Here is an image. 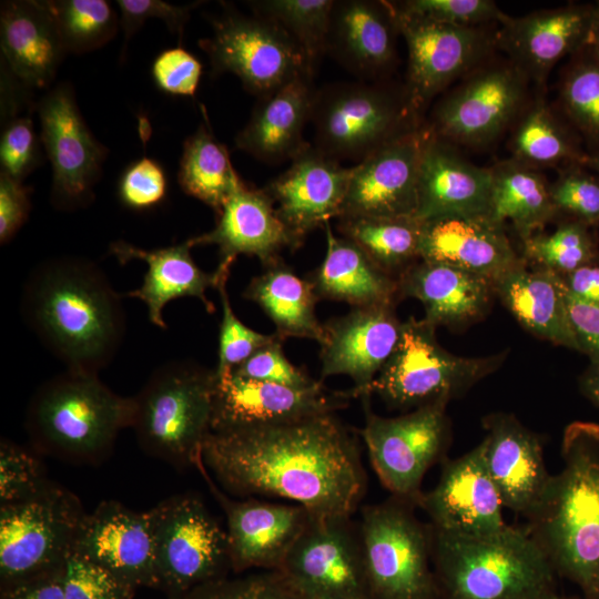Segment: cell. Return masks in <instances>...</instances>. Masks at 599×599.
Wrapping results in <instances>:
<instances>
[{"label":"cell","mask_w":599,"mask_h":599,"mask_svg":"<svg viewBox=\"0 0 599 599\" xmlns=\"http://www.w3.org/2000/svg\"><path fill=\"white\" fill-rule=\"evenodd\" d=\"M202 460L223 491L285 499L314 517L353 516L367 488L357 435L335 413L211 432Z\"/></svg>","instance_id":"cell-1"},{"label":"cell","mask_w":599,"mask_h":599,"mask_svg":"<svg viewBox=\"0 0 599 599\" xmlns=\"http://www.w3.org/2000/svg\"><path fill=\"white\" fill-rule=\"evenodd\" d=\"M21 314L39 341L68 370L99 374L125 334L121 295L92 261L50 258L24 282Z\"/></svg>","instance_id":"cell-2"},{"label":"cell","mask_w":599,"mask_h":599,"mask_svg":"<svg viewBox=\"0 0 599 599\" xmlns=\"http://www.w3.org/2000/svg\"><path fill=\"white\" fill-rule=\"evenodd\" d=\"M561 458L526 529L558 577L576 585L583 599H599V424H569Z\"/></svg>","instance_id":"cell-3"},{"label":"cell","mask_w":599,"mask_h":599,"mask_svg":"<svg viewBox=\"0 0 599 599\" xmlns=\"http://www.w3.org/2000/svg\"><path fill=\"white\" fill-rule=\"evenodd\" d=\"M432 562L438 599H552L560 595L556 571L526 527L507 525L487 535L433 528Z\"/></svg>","instance_id":"cell-4"},{"label":"cell","mask_w":599,"mask_h":599,"mask_svg":"<svg viewBox=\"0 0 599 599\" xmlns=\"http://www.w3.org/2000/svg\"><path fill=\"white\" fill-rule=\"evenodd\" d=\"M134 402L114 393L99 374L65 370L32 395L26 430L32 448L73 465H97L133 422Z\"/></svg>","instance_id":"cell-5"},{"label":"cell","mask_w":599,"mask_h":599,"mask_svg":"<svg viewBox=\"0 0 599 599\" xmlns=\"http://www.w3.org/2000/svg\"><path fill=\"white\" fill-rule=\"evenodd\" d=\"M215 370L192 362L158 367L133 396L131 428L141 449L176 469L194 467L212 432Z\"/></svg>","instance_id":"cell-6"},{"label":"cell","mask_w":599,"mask_h":599,"mask_svg":"<svg viewBox=\"0 0 599 599\" xmlns=\"http://www.w3.org/2000/svg\"><path fill=\"white\" fill-rule=\"evenodd\" d=\"M311 121L315 148L336 160L361 162L394 139L419 128L405 85L342 82L316 91Z\"/></svg>","instance_id":"cell-7"},{"label":"cell","mask_w":599,"mask_h":599,"mask_svg":"<svg viewBox=\"0 0 599 599\" xmlns=\"http://www.w3.org/2000/svg\"><path fill=\"white\" fill-rule=\"evenodd\" d=\"M85 515L80 498L51 479L29 497L0 505V590L60 571Z\"/></svg>","instance_id":"cell-8"},{"label":"cell","mask_w":599,"mask_h":599,"mask_svg":"<svg viewBox=\"0 0 599 599\" xmlns=\"http://www.w3.org/2000/svg\"><path fill=\"white\" fill-rule=\"evenodd\" d=\"M415 505L390 496L361 508L358 522L372 599H438L433 528Z\"/></svg>","instance_id":"cell-9"},{"label":"cell","mask_w":599,"mask_h":599,"mask_svg":"<svg viewBox=\"0 0 599 599\" xmlns=\"http://www.w3.org/2000/svg\"><path fill=\"white\" fill-rule=\"evenodd\" d=\"M150 510L155 589L177 596L232 571L225 528L195 493L172 495Z\"/></svg>","instance_id":"cell-10"},{"label":"cell","mask_w":599,"mask_h":599,"mask_svg":"<svg viewBox=\"0 0 599 599\" xmlns=\"http://www.w3.org/2000/svg\"><path fill=\"white\" fill-rule=\"evenodd\" d=\"M436 326L408 318L393 354L374 379L369 393L394 409L448 403L496 367V358H467L441 347Z\"/></svg>","instance_id":"cell-11"},{"label":"cell","mask_w":599,"mask_h":599,"mask_svg":"<svg viewBox=\"0 0 599 599\" xmlns=\"http://www.w3.org/2000/svg\"><path fill=\"white\" fill-rule=\"evenodd\" d=\"M363 404L365 425L359 435L377 478L390 496L418 507L423 479L444 460L449 444L447 404L425 405L397 417L373 413L369 398Z\"/></svg>","instance_id":"cell-12"},{"label":"cell","mask_w":599,"mask_h":599,"mask_svg":"<svg viewBox=\"0 0 599 599\" xmlns=\"http://www.w3.org/2000/svg\"><path fill=\"white\" fill-rule=\"evenodd\" d=\"M223 8L211 19L212 35L199 41L213 75L232 73L261 99L295 77L314 72L302 49L276 24L254 13L244 16L226 4Z\"/></svg>","instance_id":"cell-13"},{"label":"cell","mask_w":599,"mask_h":599,"mask_svg":"<svg viewBox=\"0 0 599 599\" xmlns=\"http://www.w3.org/2000/svg\"><path fill=\"white\" fill-rule=\"evenodd\" d=\"M528 83L509 61L484 63L436 103L426 126L453 145L488 144L524 111Z\"/></svg>","instance_id":"cell-14"},{"label":"cell","mask_w":599,"mask_h":599,"mask_svg":"<svg viewBox=\"0 0 599 599\" xmlns=\"http://www.w3.org/2000/svg\"><path fill=\"white\" fill-rule=\"evenodd\" d=\"M280 571L303 599H372L352 516H312Z\"/></svg>","instance_id":"cell-15"},{"label":"cell","mask_w":599,"mask_h":599,"mask_svg":"<svg viewBox=\"0 0 599 599\" xmlns=\"http://www.w3.org/2000/svg\"><path fill=\"white\" fill-rule=\"evenodd\" d=\"M35 110L42 148L52 166L51 203L62 211L87 206L94 199L106 148L87 125L69 83L51 88Z\"/></svg>","instance_id":"cell-16"},{"label":"cell","mask_w":599,"mask_h":599,"mask_svg":"<svg viewBox=\"0 0 599 599\" xmlns=\"http://www.w3.org/2000/svg\"><path fill=\"white\" fill-rule=\"evenodd\" d=\"M393 10L408 51L405 89L419 115L451 82L484 64L496 47V35L484 27H458Z\"/></svg>","instance_id":"cell-17"},{"label":"cell","mask_w":599,"mask_h":599,"mask_svg":"<svg viewBox=\"0 0 599 599\" xmlns=\"http://www.w3.org/2000/svg\"><path fill=\"white\" fill-rule=\"evenodd\" d=\"M195 468L225 515L232 572L242 573L250 569L280 571L312 515L293 502H274L256 497L234 499L217 487L202 458Z\"/></svg>","instance_id":"cell-18"},{"label":"cell","mask_w":599,"mask_h":599,"mask_svg":"<svg viewBox=\"0 0 599 599\" xmlns=\"http://www.w3.org/2000/svg\"><path fill=\"white\" fill-rule=\"evenodd\" d=\"M426 125L384 144L352 166L342 216L416 217Z\"/></svg>","instance_id":"cell-19"},{"label":"cell","mask_w":599,"mask_h":599,"mask_svg":"<svg viewBox=\"0 0 599 599\" xmlns=\"http://www.w3.org/2000/svg\"><path fill=\"white\" fill-rule=\"evenodd\" d=\"M351 392H333L323 382L306 388L244 378L216 377L212 432L286 423L335 413L348 405Z\"/></svg>","instance_id":"cell-20"},{"label":"cell","mask_w":599,"mask_h":599,"mask_svg":"<svg viewBox=\"0 0 599 599\" xmlns=\"http://www.w3.org/2000/svg\"><path fill=\"white\" fill-rule=\"evenodd\" d=\"M402 324L394 305L353 307L323 324L321 379L347 375L352 397L369 398L370 386L398 344Z\"/></svg>","instance_id":"cell-21"},{"label":"cell","mask_w":599,"mask_h":599,"mask_svg":"<svg viewBox=\"0 0 599 599\" xmlns=\"http://www.w3.org/2000/svg\"><path fill=\"white\" fill-rule=\"evenodd\" d=\"M502 507L481 444L458 458L444 459L438 483L418 502L434 529L457 535L501 530L507 526Z\"/></svg>","instance_id":"cell-22"},{"label":"cell","mask_w":599,"mask_h":599,"mask_svg":"<svg viewBox=\"0 0 599 599\" xmlns=\"http://www.w3.org/2000/svg\"><path fill=\"white\" fill-rule=\"evenodd\" d=\"M596 3H571L507 16L500 22L496 45L527 79L542 85L555 64L589 44L597 12Z\"/></svg>","instance_id":"cell-23"},{"label":"cell","mask_w":599,"mask_h":599,"mask_svg":"<svg viewBox=\"0 0 599 599\" xmlns=\"http://www.w3.org/2000/svg\"><path fill=\"white\" fill-rule=\"evenodd\" d=\"M73 551L108 569L135 589H155L150 510L136 511L118 500L99 502L83 518Z\"/></svg>","instance_id":"cell-24"},{"label":"cell","mask_w":599,"mask_h":599,"mask_svg":"<svg viewBox=\"0 0 599 599\" xmlns=\"http://www.w3.org/2000/svg\"><path fill=\"white\" fill-rule=\"evenodd\" d=\"M290 167L268 183L265 191L300 247L306 235L338 219L347 194L352 167L341 165L308 144L291 160Z\"/></svg>","instance_id":"cell-25"},{"label":"cell","mask_w":599,"mask_h":599,"mask_svg":"<svg viewBox=\"0 0 599 599\" xmlns=\"http://www.w3.org/2000/svg\"><path fill=\"white\" fill-rule=\"evenodd\" d=\"M484 459L504 507L526 519L540 502L551 475L540 438L515 416L504 413L484 420Z\"/></svg>","instance_id":"cell-26"},{"label":"cell","mask_w":599,"mask_h":599,"mask_svg":"<svg viewBox=\"0 0 599 599\" xmlns=\"http://www.w3.org/2000/svg\"><path fill=\"white\" fill-rule=\"evenodd\" d=\"M187 240L193 247L217 246L219 275H229L238 255L256 256L266 266L281 258L282 250L298 248L268 193L246 183L217 212L214 229Z\"/></svg>","instance_id":"cell-27"},{"label":"cell","mask_w":599,"mask_h":599,"mask_svg":"<svg viewBox=\"0 0 599 599\" xmlns=\"http://www.w3.org/2000/svg\"><path fill=\"white\" fill-rule=\"evenodd\" d=\"M397 34L389 1L335 0L325 53L362 81H378L395 63Z\"/></svg>","instance_id":"cell-28"},{"label":"cell","mask_w":599,"mask_h":599,"mask_svg":"<svg viewBox=\"0 0 599 599\" xmlns=\"http://www.w3.org/2000/svg\"><path fill=\"white\" fill-rule=\"evenodd\" d=\"M491 183L490 169L470 163L429 132L419 163L416 219L488 216Z\"/></svg>","instance_id":"cell-29"},{"label":"cell","mask_w":599,"mask_h":599,"mask_svg":"<svg viewBox=\"0 0 599 599\" xmlns=\"http://www.w3.org/2000/svg\"><path fill=\"white\" fill-rule=\"evenodd\" d=\"M419 258L453 265L493 283L522 264L504 226L487 215L423 221Z\"/></svg>","instance_id":"cell-30"},{"label":"cell","mask_w":599,"mask_h":599,"mask_svg":"<svg viewBox=\"0 0 599 599\" xmlns=\"http://www.w3.org/2000/svg\"><path fill=\"white\" fill-rule=\"evenodd\" d=\"M2 61L28 89H45L67 53L48 1L1 2Z\"/></svg>","instance_id":"cell-31"},{"label":"cell","mask_w":599,"mask_h":599,"mask_svg":"<svg viewBox=\"0 0 599 599\" xmlns=\"http://www.w3.org/2000/svg\"><path fill=\"white\" fill-rule=\"evenodd\" d=\"M312 77V72L302 73L261 98L235 138L236 148L267 163L292 160L302 152L309 144L303 131L317 91Z\"/></svg>","instance_id":"cell-32"},{"label":"cell","mask_w":599,"mask_h":599,"mask_svg":"<svg viewBox=\"0 0 599 599\" xmlns=\"http://www.w3.org/2000/svg\"><path fill=\"white\" fill-rule=\"evenodd\" d=\"M189 240L183 243L145 250L124 241L110 244V253L121 264L138 260L146 264L148 270L140 287L126 293V296L141 301L148 309L150 322L162 329L166 328L163 311L174 300L195 297L207 312L214 305L206 297V290L215 287L219 278L213 273L201 270L194 262Z\"/></svg>","instance_id":"cell-33"},{"label":"cell","mask_w":599,"mask_h":599,"mask_svg":"<svg viewBox=\"0 0 599 599\" xmlns=\"http://www.w3.org/2000/svg\"><path fill=\"white\" fill-rule=\"evenodd\" d=\"M398 294L418 300L434 326H454L480 316L487 308L493 282L459 267L422 261L397 278Z\"/></svg>","instance_id":"cell-34"},{"label":"cell","mask_w":599,"mask_h":599,"mask_svg":"<svg viewBox=\"0 0 599 599\" xmlns=\"http://www.w3.org/2000/svg\"><path fill=\"white\" fill-rule=\"evenodd\" d=\"M493 286L526 329L557 345L577 349L569 321L568 292L561 275L546 268L530 271L520 264L501 275Z\"/></svg>","instance_id":"cell-35"},{"label":"cell","mask_w":599,"mask_h":599,"mask_svg":"<svg viewBox=\"0 0 599 599\" xmlns=\"http://www.w3.org/2000/svg\"><path fill=\"white\" fill-rule=\"evenodd\" d=\"M324 227L325 258L308 278L317 297L346 302L352 307L394 305L397 278L377 266L355 243L336 236L329 222Z\"/></svg>","instance_id":"cell-36"},{"label":"cell","mask_w":599,"mask_h":599,"mask_svg":"<svg viewBox=\"0 0 599 599\" xmlns=\"http://www.w3.org/2000/svg\"><path fill=\"white\" fill-rule=\"evenodd\" d=\"M263 267L243 296L262 308L284 341L300 337L321 343L324 329L315 313L318 297L311 281L297 276L282 258Z\"/></svg>","instance_id":"cell-37"},{"label":"cell","mask_w":599,"mask_h":599,"mask_svg":"<svg viewBox=\"0 0 599 599\" xmlns=\"http://www.w3.org/2000/svg\"><path fill=\"white\" fill-rule=\"evenodd\" d=\"M490 171L488 217L501 226L510 223L522 241L558 213L550 184L536 169L510 160L496 164Z\"/></svg>","instance_id":"cell-38"},{"label":"cell","mask_w":599,"mask_h":599,"mask_svg":"<svg viewBox=\"0 0 599 599\" xmlns=\"http://www.w3.org/2000/svg\"><path fill=\"white\" fill-rule=\"evenodd\" d=\"M510 148L512 160L534 169L583 164L588 156L575 129L541 97L527 103L516 120Z\"/></svg>","instance_id":"cell-39"},{"label":"cell","mask_w":599,"mask_h":599,"mask_svg":"<svg viewBox=\"0 0 599 599\" xmlns=\"http://www.w3.org/2000/svg\"><path fill=\"white\" fill-rule=\"evenodd\" d=\"M177 181L182 190L216 213L243 184L230 153L204 124L183 145Z\"/></svg>","instance_id":"cell-40"},{"label":"cell","mask_w":599,"mask_h":599,"mask_svg":"<svg viewBox=\"0 0 599 599\" xmlns=\"http://www.w3.org/2000/svg\"><path fill=\"white\" fill-rule=\"evenodd\" d=\"M337 231L392 276L399 277L419 258L422 221L416 217L342 216Z\"/></svg>","instance_id":"cell-41"},{"label":"cell","mask_w":599,"mask_h":599,"mask_svg":"<svg viewBox=\"0 0 599 599\" xmlns=\"http://www.w3.org/2000/svg\"><path fill=\"white\" fill-rule=\"evenodd\" d=\"M560 108L569 124L599 154V61L589 45L571 55L559 85Z\"/></svg>","instance_id":"cell-42"},{"label":"cell","mask_w":599,"mask_h":599,"mask_svg":"<svg viewBox=\"0 0 599 599\" xmlns=\"http://www.w3.org/2000/svg\"><path fill=\"white\" fill-rule=\"evenodd\" d=\"M253 13L281 28L304 52L309 65L325 53L335 0L247 1Z\"/></svg>","instance_id":"cell-43"},{"label":"cell","mask_w":599,"mask_h":599,"mask_svg":"<svg viewBox=\"0 0 599 599\" xmlns=\"http://www.w3.org/2000/svg\"><path fill=\"white\" fill-rule=\"evenodd\" d=\"M48 4L67 52L97 50L118 31V14L105 0H53Z\"/></svg>","instance_id":"cell-44"},{"label":"cell","mask_w":599,"mask_h":599,"mask_svg":"<svg viewBox=\"0 0 599 599\" xmlns=\"http://www.w3.org/2000/svg\"><path fill=\"white\" fill-rule=\"evenodd\" d=\"M522 242L527 258L561 276L597 264L599 256L589 226L575 220L560 224L549 234L535 233Z\"/></svg>","instance_id":"cell-45"},{"label":"cell","mask_w":599,"mask_h":599,"mask_svg":"<svg viewBox=\"0 0 599 599\" xmlns=\"http://www.w3.org/2000/svg\"><path fill=\"white\" fill-rule=\"evenodd\" d=\"M166 599H303L277 570L225 577Z\"/></svg>","instance_id":"cell-46"},{"label":"cell","mask_w":599,"mask_h":599,"mask_svg":"<svg viewBox=\"0 0 599 599\" xmlns=\"http://www.w3.org/2000/svg\"><path fill=\"white\" fill-rule=\"evenodd\" d=\"M229 276L220 277L216 290L222 305L219 333V358L214 369L216 377L230 374L256 351L276 339L277 335L258 333L242 323L232 309L226 290Z\"/></svg>","instance_id":"cell-47"},{"label":"cell","mask_w":599,"mask_h":599,"mask_svg":"<svg viewBox=\"0 0 599 599\" xmlns=\"http://www.w3.org/2000/svg\"><path fill=\"white\" fill-rule=\"evenodd\" d=\"M50 478L40 454L8 439L0 441V505L29 497Z\"/></svg>","instance_id":"cell-48"},{"label":"cell","mask_w":599,"mask_h":599,"mask_svg":"<svg viewBox=\"0 0 599 599\" xmlns=\"http://www.w3.org/2000/svg\"><path fill=\"white\" fill-rule=\"evenodd\" d=\"M65 599H133L136 589L108 569L72 551L62 568Z\"/></svg>","instance_id":"cell-49"},{"label":"cell","mask_w":599,"mask_h":599,"mask_svg":"<svg viewBox=\"0 0 599 599\" xmlns=\"http://www.w3.org/2000/svg\"><path fill=\"white\" fill-rule=\"evenodd\" d=\"M550 194L558 212L588 226L599 224V176L583 164L562 167Z\"/></svg>","instance_id":"cell-50"},{"label":"cell","mask_w":599,"mask_h":599,"mask_svg":"<svg viewBox=\"0 0 599 599\" xmlns=\"http://www.w3.org/2000/svg\"><path fill=\"white\" fill-rule=\"evenodd\" d=\"M390 3L403 13L458 27L500 23L507 17L497 3L490 0H406Z\"/></svg>","instance_id":"cell-51"},{"label":"cell","mask_w":599,"mask_h":599,"mask_svg":"<svg viewBox=\"0 0 599 599\" xmlns=\"http://www.w3.org/2000/svg\"><path fill=\"white\" fill-rule=\"evenodd\" d=\"M1 119V172L23 181L43 161L41 139L37 136L33 121L28 114L17 113Z\"/></svg>","instance_id":"cell-52"},{"label":"cell","mask_w":599,"mask_h":599,"mask_svg":"<svg viewBox=\"0 0 599 599\" xmlns=\"http://www.w3.org/2000/svg\"><path fill=\"white\" fill-rule=\"evenodd\" d=\"M283 342L284 339L277 335L275 341L256 351L232 373L248 379L296 388H306L317 384L319 380L314 379L286 358Z\"/></svg>","instance_id":"cell-53"},{"label":"cell","mask_w":599,"mask_h":599,"mask_svg":"<svg viewBox=\"0 0 599 599\" xmlns=\"http://www.w3.org/2000/svg\"><path fill=\"white\" fill-rule=\"evenodd\" d=\"M201 2L174 6L160 0H118L120 8V27L124 34L123 51L132 35L151 18L162 20L170 32L183 37L184 28L191 11Z\"/></svg>","instance_id":"cell-54"},{"label":"cell","mask_w":599,"mask_h":599,"mask_svg":"<svg viewBox=\"0 0 599 599\" xmlns=\"http://www.w3.org/2000/svg\"><path fill=\"white\" fill-rule=\"evenodd\" d=\"M166 184L162 166L155 160L143 156L123 172L119 183V195L129 207L148 209L164 199Z\"/></svg>","instance_id":"cell-55"},{"label":"cell","mask_w":599,"mask_h":599,"mask_svg":"<svg viewBox=\"0 0 599 599\" xmlns=\"http://www.w3.org/2000/svg\"><path fill=\"white\" fill-rule=\"evenodd\" d=\"M156 85L174 95H194L202 75V64L182 47L162 51L152 64Z\"/></svg>","instance_id":"cell-56"},{"label":"cell","mask_w":599,"mask_h":599,"mask_svg":"<svg viewBox=\"0 0 599 599\" xmlns=\"http://www.w3.org/2000/svg\"><path fill=\"white\" fill-rule=\"evenodd\" d=\"M31 210L30 189L0 172V243H8L22 227Z\"/></svg>","instance_id":"cell-57"},{"label":"cell","mask_w":599,"mask_h":599,"mask_svg":"<svg viewBox=\"0 0 599 599\" xmlns=\"http://www.w3.org/2000/svg\"><path fill=\"white\" fill-rule=\"evenodd\" d=\"M568 312L577 351L589 356L591 363L599 364V305L568 295Z\"/></svg>","instance_id":"cell-58"},{"label":"cell","mask_w":599,"mask_h":599,"mask_svg":"<svg viewBox=\"0 0 599 599\" xmlns=\"http://www.w3.org/2000/svg\"><path fill=\"white\" fill-rule=\"evenodd\" d=\"M62 569L0 590V599H65Z\"/></svg>","instance_id":"cell-59"},{"label":"cell","mask_w":599,"mask_h":599,"mask_svg":"<svg viewBox=\"0 0 599 599\" xmlns=\"http://www.w3.org/2000/svg\"><path fill=\"white\" fill-rule=\"evenodd\" d=\"M564 277L568 295L589 304L599 305V265L582 266Z\"/></svg>","instance_id":"cell-60"},{"label":"cell","mask_w":599,"mask_h":599,"mask_svg":"<svg viewBox=\"0 0 599 599\" xmlns=\"http://www.w3.org/2000/svg\"><path fill=\"white\" fill-rule=\"evenodd\" d=\"M579 383L583 395L599 406V364L591 363L581 375Z\"/></svg>","instance_id":"cell-61"},{"label":"cell","mask_w":599,"mask_h":599,"mask_svg":"<svg viewBox=\"0 0 599 599\" xmlns=\"http://www.w3.org/2000/svg\"><path fill=\"white\" fill-rule=\"evenodd\" d=\"M588 45L591 48L595 57L599 61V2L597 4L596 18L592 26Z\"/></svg>","instance_id":"cell-62"},{"label":"cell","mask_w":599,"mask_h":599,"mask_svg":"<svg viewBox=\"0 0 599 599\" xmlns=\"http://www.w3.org/2000/svg\"><path fill=\"white\" fill-rule=\"evenodd\" d=\"M583 165L599 176V154H588Z\"/></svg>","instance_id":"cell-63"},{"label":"cell","mask_w":599,"mask_h":599,"mask_svg":"<svg viewBox=\"0 0 599 599\" xmlns=\"http://www.w3.org/2000/svg\"><path fill=\"white\" fill-rule=\"evenodd\" d=\"M552 599H583L581 596H564V595H558L557 597L552 598Z\"/></svg>","instance_id":"cell-64"}]
</instances>
